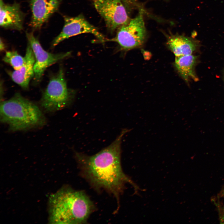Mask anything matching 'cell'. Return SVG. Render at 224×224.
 I'll return each mask as SVG.
<instances>
[{
	"mask_svg": "<svg viewBox=\"0 0 224 224\" xmlns=\"http://www.w3.org/2000/svg\"><path fill=\"white\" fill-rule=\"evenodd\" d=\"M94 7L102 17L108 30L114 31L129 19L121 0H94Z\"/></svg>",
	"mask_w": 224,
	"mask_h": 224,
	"instance_id": "cell-6",
	"label": "cell"
},
{
	"mask_svg": "<svg viewBox=\"0 0 224 224\" xmlns=\"http://www.w3.org/2000/svg\"><path fill=\"white\" fill-rule=\"evenodd\" d=\"M24 63L21 68L13 71H7L12 80L22 88L27 89L30 81L34 76L35 58L30 45L28 43Z\"/></svg>",
	"mask_w": 224,
	"mask_h": 224,
	"instance_id": "cell-11",
	"label": "cell"
},
{
	"mask_svg": "<svg viewBox=\"0 0 224 224\" xmlns=\"http://www.w3.org/2000/svg\"><path fill=\"white\" fill-rule=\"evenodd\" d=\"M128 130H122L111 144L94 155L75 152L82 176L94 189L105 190L118 201L128 180L122 171L120 161L122 140Z\"/></svg>",
	"mask_w": 224,
	"mask_h": 224,
	"instance_id": "cell-1",
	"label": "cell"
},
{
	"mask_svg": "<svg viewBox=\"0 0 224 224\" xmlns=\"http://www.w3.org/2000/svg\"><path fill=\"white\" fill-rule=\"evenodd\" d=\"M143 12L140 10L135 18L118 28L113 38L107 41L116 42L124 50L137 48L143 44L146 36V30L143 17Z\"/></svg>",
	"mask_w": 224,
	"mask_h": 224,
	"instance_id": "cell-5",
	"label": "cell"
},
{
	"mask_svg": "<svg viewBox=\"0 0 224 224\" xmlns=\"http://www.w3.org/2000/svg\"><path fill=\"white\" fill-rule=\"evenodd\" d=\"M61 0H30L32 16L30 25L39 30L50 16L58 9Z\"/></svg>",
	"mask_w": 224,
	"mask_h": 224,
	"instance_id": "cell-9",
	"label": "cell"
},
{
	"mask_svg": "<svg viewBox=\"0 0 224 224\" xmlns=\"http://www.w3.org/2000/svg\"><path fill=\"white\" fill-rule=\"evenodd\" d=\"M72 98V94L67 87L63 70L60 68L50 77L40 100V105L46 111L54 112L68 106Z\"/></svg>",
	"mask_w": 224,
	"mask_h": 224,
	"instance_id": "cell-4",
	"label": "cell"
},
{
	"mask_svg": "<svg viewBox=\"0 0 224 224\" xmlns=\"http://www.w3.org/2000/svg\"><path fill=\"white\" fill-rule=\"evenodd\" d=\"M196 57L192 54L176 57L174 65L182 77L185 81L197 80L194 72Z\"/></svg>",
	"mask_w": 224,
	"mask_h": 224,
	"instance_id": "cell-13",
	"label": "cell"
},
{
	"mask_svg": "<svg viewBox=\"0 0 224 224\" xmlns=\"http://www.w3.org/2000/svg\"></svg>",
	"mask_w": 224,
	"mask_h": 224,
	"instance_id": "cell-17",
	"label": "cell"
},
{
	"mask_svg": "<svg viewBox=\"0 0 224 224\" xmlns=\"http://www.w3.org/2000/svg\"><path fill=\"white\" fill-rule=\"evenodd\" d=\"M2 60L10 65L15 70H17L23 65L24 57L19 54L16 51H8L6 53Z\"/></svg>",
	"mask_w": 224,
	"mask_h": 224,
	"instance_id": "cell-14",
	"label": "cell"
},
{
	"mask_svg": "<svg viewBox=\"0 0 224 224\" xmlns=\"http://www.w3.org/2000/svg\"><path fill=\"white\" fill-rule=\"evenodd\" d=\"M26 35L28 43L31 47L35 58L34 80L35 83H38L41 80L47 68L68 57L70 53L55 54L49 53L43 49L37 38L34 36L33 32H27Z\"/></svg>",
	"mask_w": 224,
	"mask_h": 224,
	"instance_id": "cell-7",
	"label": "cell"
},
{
	"mask_svg": "<svg viewBox=\"0 0 224 224\" xmlns=\"http://www.w3.org/2000/svg\"><path fill=\"white\" fill-rule=\"evenodd\" d=\"M0 120L12 131L28 129L43 126L45 118L36 105L16 93L10 99L1 102Z\"/></svg>",
	"mask_w": 224,
	"mask_h": 224,
	"instance_id": "cell-3",
	"label": "cell"
},
{
	"mask_svg": "<svg viewBox=\"0 0 224 224\" xmlns=\"http://www.w3.org/2000/svg\"><path fill=\"white\" fill-rule=\"evenodd\" d=\"M95 209V205L82 191L64 186L49 196V222L51 224L87 223Z\"/></svg>",
	"mask_w": 224,
	"mask_h": 224,
	"instance_id": "cell-2",
	"label": "cell"
},
{
	"mask_svg": "<svg viewBox=\"0 0 224 224\" xmlns=\"http://www.w3.org/2000/svg\"><path fill=\"white\" fill-rule=\"evenodd\" d=\"M0 25L5 29L21 30L23 29L24 14L20 9L19 3H5L3 0L0 2Z\"/></svg>",
	"mask_w": 224,
	"mask_h": 224,
	"instance_id": "cell-10",
	"label": "cell"
},
{
	"mask_svg": "<svg viewBox=\"0 0 224 224\" xmlns=\"http://www.w3.org/2000/svg\"><path fill=\"white\" fill-rule=\"evenodd\" d=\"M5 46L4 44L3 41L1 39L0 44V50L1 51H3L5 50Z\"/></svg>",
	"mask_w": 224,
	"mask_h": 224,
	"instance_id": "cell-16",
	"label": "cell"
},
{
	"mask_svg": "<svg viewBox=\"0 0 224 224\" xmlns=\"http://www.w3.org/2000/svg\"><path fill=\"white\" fill-rule=\"evenodd\" d=\"M167 45L176 57L191 54L196 47V44L193 40L178 35H172L170 36Z\"/></svg>",
	"mask_w": 224,
	"mask_h": 224,
	"instance_id": "cell-12",
	"label": "cell"
},
{
	"mask_svg": "<svg viewBox=\"0 0 224 224\" xmlns=\"http://www.w3.org/2000/svg\"><path fill=\"white\" fill-rule=\"evenodd\" d=\"M126 9L131 10L132 9L137 8L139 9L142 7L139 4L137 0H121Z\"/></svg>",
	"mask_w": 224,
	"mask_h": 224,
	"instance_id": "cell-15",
	"label": "cell"
},
{
	"mask_svg": "<svg viewBox=\"0 0 224 224\" xmlns=\"http://www.w3.org/2000/svg\"><path fill=\"white\" fill-rule=\"evenodd\" d=\"M64 23L63 29L53 41V47L69 37L83 33L92 34L101 42H106L107 39L103 35L89 22L83 15L80 14L75 17L64 16Z\"/></svg>",
	"mask_w": 224,
	"mask_h": 224,
	"instance_id": "cell-8",
	"label": "cell"
}]
</instances>
